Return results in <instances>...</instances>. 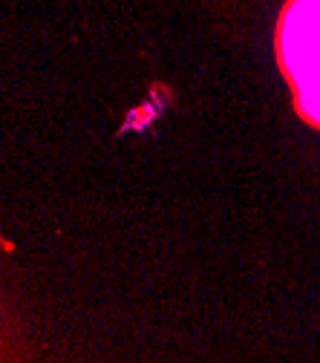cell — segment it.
Segmentation results:
<instances>
[{
	"label": "cell",
	"instance_id": "cell-1",
	"mask_svg": "<svg viewBox=\"0 0 320 363\" xmlns=\"http://www.w3.org/2000/svg\"><path fill=\"white\" fill-rule=\"evenodd\" d=\"M274 52L294 93L297 116L320 130V0H286Z\"/></svg>",
	"mask_w": 320,
	"mask_h": 363
}]
</instances>
